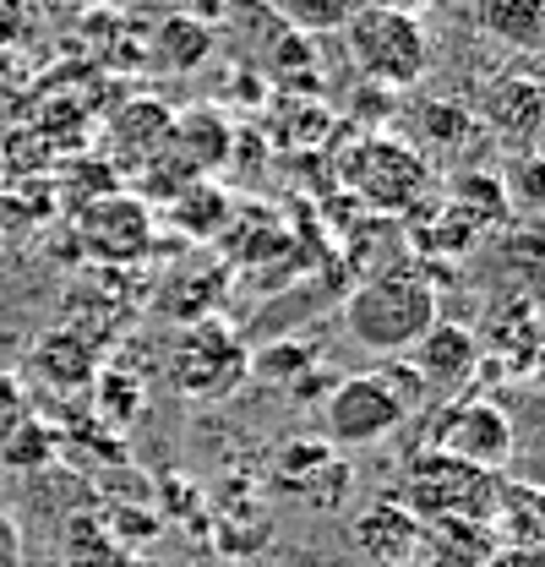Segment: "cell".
<instances>
[{"label":"cell","mask_w":545,"mask_h":567,"mask_svg":"<svg viewBox=\"0 0 545 567\" xmlns=\"http://www.w3.org/2000/svg\"><path fill=\"white\" fill-rule=\"evenodd\" d=\"M414 132H420V153L425 147H436V153H459V147H470L480 137V121L464 110V104H453V99H431V104H420L414 110Z\"/></svg>","instance_id":"7402d4cb"},{"label":"cell","mask_w":545,"mask_h":567,"mask_svg":"<svg viewBox=\"0 0 545 567\" xmlns=\"http://www.w3.org/2000/svg\"><path fill=\"white\" fill-rule=\"evenodd\" d=\"M164 147H169V153H175L197 181H213V175L229 164V153H235V132H229L224 110H213V104H192V110H181V115L169 121Z\"/></svg>","instance_id":"5bb4252c"},{"label":"cell","mask_w":545,"mask_h":567,"mask_svg":"<svg viewBox=\"0 0 545 567\" xmlns=\"http://www.w3.org/2000/svg\"><path fill=\"white\" fill-rule=\"evenodd\" d=\"M480 132L502 142H535L545 132V76L535 71H496L480 87Z\"/></svg>","instance_id":"30bf717a"},{"label":"cell","mask_w":545,"mask_h":567,"mask_svg":"<svg viewBox=\"0 0 545 567\" xmlns=\"http://www.w3.org/2000/svg\"><path fill=\"white\" fill-rule=\"evenodd\" d=\"M502 492V475L459 464L436 447H420L404 464V502L420 524H442V518H464V524H491V507Z\"/></svg>","instance_id":"277c9868"},{"label":"cell","mask_w":545,"mask_h":567,"mask_svg":"<svg viewBox=\"0 0 545 567\" xmlns=\"http://www.w3.org/2000/svg\"><path fill=\"white\" fill-rule=\"evenodd\" d=\"M343 55L366 82L399 93V87H420L431 76V33L420 17L409 11H388V6H360L343 22Z\"/></svg>","instance_id":"3957f363"},{"label":"cell","mask_w":545,"mask_h":567,"mask_svg":"<svg viewBox=\"0 0 545 567\" xmlns=\"http://www.w3.org/2000/svg\"><path fill=\"white\" fill-rule=\"evenodd\" d=\"M0 567H22V524L11 507H0Z\"/></svg>","instance_id":"f1b7e54d"},{"label":"cell","mask_w":545,"mask_h":567,"mask_svg":"<svg viewBox=\"0 0 545 567\" xmlns=\"http://www.w3.org/2000/svg\"><path fill=\"white\" fill-rule=\"evenodd\" d=\"M485 529H491L496 546H529V551H545V492L541 486H524V481H502Z\"/></svg>","instance_id":"e0dca14e"},{"label":"cell","mask_w":545,"mask_h":567,"mask_svg":"<svg viewBox=\"0 0 545 567\" xmlns=\"http://www.w3.org/2000/svg\"><path fill=\"white\" fill-rule=\"evenodd\" d=\"M61 453V431L50 421H22L6 442H0V464L6 470H22V475H33V470H50V458Z\"/></svg>","instance_id":"d4e9b609"},{"label":"cell","mask_w":545,"mask_h":567,"mask_svg":"<svg viewBox=\"0 0 545 567\" xmlns=\"http://www.w3.org/2000/svg\"><path fill=\"white\" fill-rule=\"evenodd\" d=\"M39 410H33V399H28V388H22V377H11V371H0V442L17 431L22 421H33Z\"/></svg>","instance_id":"484cf974"},{"label":"cell","mask_w":545,"mask_h":567,"mask_svg":"<svg viewBox=\"0 0 545 567\" xmlns=\"http://www.w3.org/2000/svg\"><path fill=\"white\" fill-rule=\"evenodd\" d=\"M66 6H76V11L88 17V11H104V6H121V0H66Z\"/></svg>","instance_id":"d6a6232c"},{"label":"cell","mask_w":545,"mask_h":567,"mask_svg":"<svg viewBox=\"0 0 545 567\" xmlns=\"http://www.w3.org/2000/svg\"><path fill=\"white\" fill-rule=\"evenodd\" d=\"M99 344L93 339H82L76 328H55V333H44L39 344H33V371L55 388V393H82V388H93V377H99Z\"/></svg>","instance_id":"2e32d148"},{"label":"cell","mask_w":545,"mask_h":567,"mask_svg":"<svg viewBox=\"0 0 545 567\" xmlns=\"http://www.w3.org/2000/svg\"><path fill=\"white\" fill-rule=\"evenodd\" d=\"M442 203L464 213L480 235H485V229H502V224L513 218L507 175H496V169H459V175L442 186Z\"/></svg>","instance_id":"ac0fdd59"},{"label":"cell","mask_w":545,"mask_h":567,"mask_svg":"<svg viewBox=\"0 0 545 567\" xmlns=\"http://www.w3.org/2000/svg\"><path fill=\"white\" fill-rule=\"evenodd\" d=\"M104 529L132 551V540L136 546H147V540L158 535V513H147V507H142V513H136V507H115V524H104Z\"/></svg>","instance_id":"83f0119b"},{"label":"cell","mask_w":545,"mask_h":567,"mask_svg":"<svg viewBox=\"0 0 545 567\" xmlns=\"http://www.w3.org/2000/svg\"><path fill=\"white\" fill-rule=\"evenodd\" d=\"M349 546L366 567H414L425 546V524L409 513L399 496H377L354 524H349Z\"/></svg>","instance_id":"8fae6325"},{"label":"cell","mask_w":545,"mask_h":567,"mask_svg":"<svg viewBox=\"0 0 545 567\" xmlns=\"http://www.w3.org/2000/svg\"><path fill=\"white\" fill-rule=\"evenodd\" d=\"M425 447H436V453H448V458H459V464H475V470L502 475V470L513 464V453H518V431H513L507 410H502L496 399L459 393V399H448V404L436 410Z\"/></svg>","instance_id":"52a82bcc"},{"label":"cell","mask_w":545,"mask_h":567,"mask_svg":"<svg viewBox=\"0 0 545 567\" xmlns=\"http://www.w3.org/2000/svg\"><path fill=\"white\" fill-rule=\"evenodd\" d=\"M213 55H218V28L197 11H169L142 39V61L158 66L164 76H197Z\"/></svg>","instance_id":"7c38bea8"},{"label":"cell","mask_w":545,"mask_h":567,"mask_svg":"<svg viewBox=\"0 0 545 567\" xmlns=\"http://www.w3.org/2000/svg\"><path fill=\"white\" fill-rule=\"evenodd\" d=\"M524 486H541L545 492V436H535V447L524 453Z\"/></svg>","instance_id":"4dcf8cb0"},{"label":"cell","mask_w":545,"mask_h":567,"mask_svg":"<svg viewBox=\"0 0 545 567\" xmlns=\"http://www.w3.org/2000/svg\"><path fill=\"white\" fill-rule=\"evenodd\" d=\"M404 360L414 365L425 399H442V404L459 399V393H470L475 377H480V365H485L475 328H464V322H442V317L425 328V339H420Z\"/></svg>","instance_id":"9c48e42d"},{"label":"cell","mask_w":545,"mask_h":567,"mask_svg":"<svg viewBox=\"0 0 545 567\" xmlns=\"http://www.w3.org/2000/svg\"><path fill=\"white\" fill-rule=\"evenodd\" d=\"M366 0H268V11L284 22V28H295V33H306V39H317V33H343V22L360 11Z\"/></svg>","instance_id":"cb8c5ba5"},{"label":"cell","mask_w":545,"mask_h":567,"mask_svg":"<svg viewBox=\"0 0 545 567\" xmlns=\"http://www.w3.org/2000/svg\"><path fill=\"white\" fill-rule=\"evenodd\" d=\"M61 563L66 567H136L132 551L104 529V518H71L66 524V540H61Z\"/></svg>","instance_id":"603a6c76"},{"label":"cell","mask_w":545,"mask_h":567,"mask_svg":"<svg viewBox=\"0 0 545 567\" xmlns=\"http://www.w3.org/2000/svg\"><path fill=\"white\" fill-rule=\"evenodd\" d=\"M541 344H545V339H541V328H535L529 300H507L502 311H491V317H485L480 354H518V360H529V365H535Z\"/></svg>","instance_id":"44dd1931"},{"label":"cell","mask_w":545,"mask_h":567,"mask_svg":"<svg viewBox=\"0 0 545 567\" xmlns=\"http://www.w3.org/2000/svg\"><path fill=\"white\" fill-rule=\"evenodd\" d=\"M366 6H388V11H409V17H420V11H431L436 0H366Z\"/></svg>","instance_id":"1f68e13d"},{"label":"cell","mask_w":545,"mask_h":567,"mask_svg":"<svg viewBox=\"0 0 545 567\" xmlns=\"http://www.w3.org/2000/svg\"><path fill=\"white\" fill-rule=\"evenodd\" d=\"M76 246L104 274L136 268L158 246V208H147L136 192H110L76 213Z\"/></svg>","instance_id":"8992f818"},{"label":"cell","mask_w":545,"mask_h":567,"mask_svg":"<svg viewBox=\"0 0 545 567\" xmlns=\"http://www.w3.org/2000/svg\"><path fill=\"white\" fill-rule=\"evenodd\" d=\"M480 567H545V551H529V546H491Z\"/></svg>","instance_id":"f546056e"},{"label":"cell","mask_w":545,"mask_h":567,"mask_svg":"<svg viewBox=\"0 0 545 567\" xmlns=\"http://www.w3.org/2000/svg\"><path fill=\"white\" fill-rule=\"evenodd\" d=\"M507 192H513V203H524L529 213L545 218V153H529L518 164V181H507Z\"/></svg>","instance_id":"4316f807"},{"label":"cell","mask_w":545,"mask_h":567,"mask_svg":"<svg viewBox=\"0 0 545 567\" xmlns=\"http://www.w3.org/2000/svg\"><path fill=\"white\" fill-rule=\"evenodd\" d=\"M535 360H541V377H545V344H541V354H535Z\"/></svg>","instance_id":"e575fe53"},{"label":"cell","mask_w":545,"mask_h":567,"mask_svg":"<svg viewBox=\"0 0 545 567\" xmlns=\"http://www.w3.org/2000/svg\"><path fill=\"white\" fill-rule=\"evenodd\" d=\"M246 377H251V350L224 317H203L181 328L169 350V382L186 399H229L246 388Z\"/></svg>","instance_id":"5b68a950"},{"label":"cell","mask_w":545,"mask_h":567,"mask_svg":"<svg viewBox=\"0 0 545 567\" xmlns=\"http://www.w3.org/2000/svg\"><path fill=\"white\" fill-rule=\"evenodd\" d=\"M475 28L502 50H545V0H475Z\"/></svg>","instance_id":"d6986e66"},{"label":"cell","mask_w":545,"mask_h":567,"mask_svg":"<svg viewBox=\"0 0 545 567\" xmlns=\"http://www.w3.org/2000/svg\"><path fill=\"white\" fill-rule=\"evenodd\" d=\"M126 6L136 11V6H169V0H126Z\"/></svg>","instance_id":"836d02e7"},{"label":"cell","mask_w":545,"mask_h":567,"mask_svg":"<svg viewBox=\"0 0 545 567\" xmlns=\"http://www.w3.org/2000/svg\"><path fill=\"white\" fill-rule=\"evenodd\" d=\"M339 175L366 208L388 213V218H409L425 197H436L431 158L409 137H399V132H366V137H354V147L339 158Z\"/></svg>","instance_id":"7a4b0ae2"},{"label":"cell","mask_w":545,"mask_h":567,"mask_svg":"<svg viewBox=\"0 0 545 567\" xmlns=\"http://www.w3.org/2000/svg\"><path fill=\"white\" fill-rule=\"evenodd\" d=\"M164 213H169V224H175L192 246H207V240H218V235L229 229L235 197H229L218 181H192L181 197H169V203H164Z\"/></svg>","instance_id":"ffe728a7"},{"label":"cell","mask_w":545,"mask_h":567,"mask_svg":"<svg viewBox=\"0 0 545 567\" xmlns=\"http://www.w3.org/2000/svg\"><path fill=\"white\" fill-rule=\"evenodd\" d=\"M404 421H409L404 399L388 388L382 371L333 377V388H328V399H322L328 447H371V442H388Z\"/></svg>","instance_id":"ba28073f"},{"label":"cell","mask_w":545,"mask_h":567,"mask_svg":"<svg viewBox=\"0 0 545 567\" xmlns=\"http://www.w3.org/2000/svg\"><path fill=\"white\" fill-rule=\"evenodd\" d=\"M436 306L442 300H436L431 268L414 262V257H393L343 300V333L360 350L393 360V354H409L425 339V328L436 322Z\"/></svg>","instance_id":"6da1fadb"},{"label":"cell","mask_w":545,"mask_h":567,"mask_svg":"<svg viewBox=\"0 0 545 567\" xmlns=\"http://www.w3.org/2000/svg\"><path fill=\"white\" fill-rule=\"evenodd\" d=\"M169 121H175V110H169L164 99H153V93L126 99V104L104 121L110 169H136V164H147V158L164 147V137H169Z\"/></svg>","instance_id":"4fadbf2b"},{"label":"cell","mask_w":545,"mask_h":567,"mask_svg":"<svg viewBox=\"0 0 545 567\" xmlns=\"http://www.w3.org/2000/svg\"><path fill=\"white\" fill-rule=\"evenodd\" d=\"M224 284H229V268H224V262L192 257V262H181V268L164 274L158 295H153V306H158L164 317L203 322V317H218V306H224Z\"/></svg>","instance_id":"9a60e30c"}]
</instances>
